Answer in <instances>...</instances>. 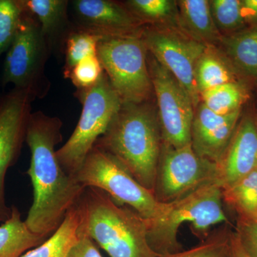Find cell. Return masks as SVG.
Returning <instances> with one entry per match:
<instances>
[{
	"mask_svg": "<svg viewBox=\"0 0 257 257\" xmlns=\"http://www.w3.org/2000/svg\"><path fill=\"white\" fill-rule=\"evenodd\" d=\"M104 38L84 30L72 34L69 37L66 47V77L79 62L91 57H95L97 46L101 40Z\"/></svg>",
	"mask_w": 257,
	"mask_h": 257,
	"instance_id": "cb8c5ba5",
	"label": "cell"
},
{
	"mask_svg": "<svg viewBox=\"0 0 257 257\" xmlns=\"http://www.w3.org/2000/svg\"><path fill=\"white\" fill-rule=\"evenodd\" d=\"M226 65L211 54H203L195 69V81L199 94L211 88L231 82Z\"/></svg>",
	"mask_w": 257,
	"mask_h": 257,
	"instance_id": "603a6c76",
	"label": "cell"
},
{
	"mask_svg": "<svg viewBox=\"0 0 257 257\" xmlns=\"http://www.w3.org/2000/svg\"><path fill=\"white\" fill-rule=\"evenodd\" d=\"M46 37L32 15L23 12L18 32L7 51L3 68V86L30 92L35 97L45 95L48 84L45 76Z\"/></svg>",
	"mask_w": 257,
	"mask_h": 257,
	"instance_id": "ba28073f",
	"label": "cell"
},
{
	"mask_svg": "<svg viewBox=\"0 0 257 257\" xmlns=\"http://www.w3.org/2000/svg\"><path fill=\"white\" fill-rule=\"evenodd\" d=\"M67 257H102L95 242L79 224L78 237L69 249Z\"/></svg>",
	"mask_w": 257,
	"mask_h": 257,
	"instance_id": "4dcf8cb0",
	"label": "cell"
},
{
	"mask_svg": "<svg viewBox=\"0 0 257 257\" xmlns=\"http://www.w3.org/2000/svg\"><path fill=\"white\" fill-rule=\"evenodd\" d=\"M211 15L216 28L224 30H234L241 28L245 23L239 0H213L209 1Z\"/></svg>",
	"mask_w": 257,
	"mask_h": 257,
	"instance_id": "4316f807",
	"label": "cell"
},
{
	"mask_svg": "<svg viewBox=\"0 0 257 257\" xmlns=\"http://www.w3.org/2000/svg\"><path fill=\"white\" fill-rule=\"evenodd\" d=\"M35 96L14 89L0 96V222L11 215L5 199V177L18 161L26 141L27 128Z\"/></svg>",
	"mask_w": 257,
	"mask_h": 257,
	"instance_id": "8fae6325",
	"label": "cell"
},
{
	"mask_svg": "<svg viewBox=\"0 0 257 257\" xmlns=\"http://www.w3.org/2000/svg\"><path fill=\"white\" fill-rule=\"evenodd\" d=\"M79 224L110 257H160L147 239L146 220L100 189L87 187L77 204Z\"/></svg>",
	"mask_w": 257,
	"mask_h": 257,
	"instance_id": "3957f363",
	"label": "cell"
},
{
	"mask_svg": "<svg viewBox=\"0 0 257 257\" xmlns=\"http://www.w3.org/2000/svg\"><path fill=\"white\" fill-rule=\"evenodd\" d=\"M74 177L84 188L100 189L147 221L160 216L165 207V203L159 202L154 192L139 183L114 156L96 145Z\"/></svg>",
	"mask_w": 257,
	"mask_h": 257,
	"instance_id": "8992f818",
	"label": "cell"
},
{
	"mask_svg": "<svg viewBox=\"0 0 257 257\" xmlns=\"http://www.w3.org/2000/svg\"><path fill=\"white\" fill-rule=\"evenodd\" d=\"M11 209L9 219L0 225V257H21L48 239L29 229L18 207Z\"/></svg>",
	"mask_w": 257,
	"mask_h": 257,
	"instance_id": "2e32d148",
	"label": "cell"
},
{
	"mask_svg": "<svg viewBox=\"0 0 257 257\" xmlns=\"http://www.w3.org/2000/svg\"><path fill=\"white\" fill-rule=\"evenodd\" d=\"M178 5L182 20L196 37L208 42L215 41L219 38L209 1L182 0Z\"/></svg>",
	"mask_w": 257,
	"mask_h": 257,
	"instance_id": "ac0fdd59",
	"label": "cell"
},
{
	"mask_svg": "<svg viewBox=\"0 0 257 257\" xmlns=\"http://www.w3.org/2000/svg\"><path fill=\"white\" fill-rule=\"evenodd\" d=\"M231 233L227 227L218 229L192 248L162 257H226Z\"/></svg>",
	"mask_w": 257,
	"mask_h": 257,
	"instance_id": "d4e9b609",
	"label": "cell"
},
{
	"mask_svg": "<svg viewBox=\"0 0 257 257\" xmlns=\"http://www.w3.org/2000/svg\"><path fill=\"white\" fill-rule=\"evenodd\" d=\"M171 0H130L126 2L133 13L147 20H167L175 15L177 4Z\"/></svg>",
	"mask_w": 257,
	"mask_h": 257,
	"instance_id": "83f0119b",
	"label": "cell"
},
{
	"mask_svg": "<svg viewBox=\"0 0 257 257\" xmlns=\"http://www.w3.org/2000/svg\"><path fill=\"white\" fill-rule=\"evenodd\" d=\"M217 164L199 157L192 145L181 148L165 145L154 194L160 202H173L203 186L217 183Z\"/></svg>",
	"mask_w": 257,
	"mask_h": 257,
	"instance_id": "9c48e42d",
	"label": "cell"
},
{
	"mask_svg": "<svg viewBox=\"0 0 257 257\" xmlns=\"http://www.w3.org/2000/svg\"><path fill=\"white\" fill-rule=\"evenodd\" d=\"M257 169V126L246 117L236 126L217 163V184L228 188Z\"/></svg>",
	"mask_w": 257,
	"mask_h": 257,
	"instance_id": "5bb4252c",
	"label": "cell"
},
{
	"mask_svg": "<svg viewBox=\"0 0 257 257\" xmlns=\"http://www.w3.org/2000/svg\"><path fill=\"white\" fill-rule=\"evenodd\" d=\"M143 40L155 60L175 77L188 93L194 106H197L200 94L196 84L195 69L206 52L205 45L199 40L157 31L146 32Z\"/></svg>",
	"mask_w": 257,
	"mask_h": 257,
	"instance_id": "7c38bea8",
	"label": "cell"
},
{
	"mask_svg": "<svg viewBox=\"0 0 257 257\" xmlns=\"http://www.w3.org/2000/svg\"><path fill=\"white\" fill-rule=\"evenodd\" d=\"M223 200L238 218L257 219V169L228 188L222 189Z\"/></svg>",
	"mask_w": 257,
	"mask_h": 257,
	"instance_id": "d6986e66",
	"label": "cell"
},
{
	"mask_svg": "<svg viewBox=\"0 0 257 257\" xmlns=\"http://www.w3.org/2000/svg\"><path fill=\"white\" fill-rule=\"evenodd\" d=\"M62 121L41 111L32 112L26 133L31 160L28 175L33 202L25 221L35 234L49 238L77 205L84 188L62 168L55 147L62 141Z\"/></svg>",
	"mask_w": 257,
	"mask_h": 257,
	"instance_id": "6da1fadb",
	"label": "cell"
},
{
	"mask_svg": "<svg viewBox=\"0 0 257 257\" xmlns=\"http://www.w3.org/2000/svg\"><path fill=\"white\" fill-rule=\"evenodd\" d=\"M241 8L245 22L257 23V0H243Z\"/></svg>",
	"mask_w": 257,
	"mask_h": 257,
	"instance_id": "1f68e13d",
	"label": "cell"
},
{
	"mask_svg": "<svg viewBox=\"0 0 257 257\" xmlns=\"http://www.w3.org/2000/svg\"><path fill=\"white\" fill-rule=\"evenodd\" d=\"M202 104L216 114L226 115L239 110L243 100L241 88L231 82L201 93Z\"/></svg>",
	"mask_w": 257,
	"mask_h": 257,
	"instance_id": "7402d4cb",
	"label": "cell"
},
{
	"mask_svg": "<svg viewBox=\"0 0 257 257\" xmlns=\"http://www.w3.org/2000/svg\"><path fill=\"white\" fill-rule=\"evenodd\" d=\"M235 234L249 257H257V219L238 218Z\"/></svg>",
	"mask_w": 257,
	"mask_h": 257,
	"instance_id": "f546056e",
	"label": "cell"
},
{
	"mask_svg": "<svg viewBox=\"0 0 257 257\" xmlns=\"http://www.w3.org/2000/svg\"><path fill=\"white\" fill-rule=\"evenodd\" d=\"M25 13L35 16L45 37L54 33L65 20L66 0H18Z\"/></svg>",
	"mask_w": 257,
	"mask_h": 257,
	"instance_id": "44dd1931",
	"label": "cell"
},
{
	"mask_svg": "<svg viewBox=\"0 0 257 257\" xmlns=\"http://www.w3.org/2000/svg\"><path fill=\"white\" fill-rule=\"evenodd\" d=\"M79 98L82 111L78 124L67 143L56 151L62 168L73 177L122 104L104 72L92 87L79 89Z\"/></svg>",
	"mask_w": 257,
	"mask_h": 257,
	"instance_id": "5b68a950",
	"label": "cell"
},
{
	"mask_svg": "<svg viewBox=\"0 0 257 257\" xmlns=\"http://www.w3.org/2000/svg\"><path fill=\"white\" fill-rule=\"evenodd\" d=\"M104 69L97 56L91 57L77 64L69 72L67 77L71 79L78 89L92 87L100 79Z\"/></svg>",
	"mask_w": 257,
	"mask_h": 257,
	"instance_id": "f1b7e54d",
	"label": "cell"
},
{
	"mask_svg": "<svg viewBox=\"0 0 257 257\" xmlns=\"http://www.w3.org/2000/svg\"><path fill=\"white\" fill-rule=\"evenodd\" d=\"M79 214L77 205L69 211L63 222L45 242L29 250L21 257H67L78 237Z\"/></svg>",
	"mask_w": 257,
	"mask_h": 257,
	"instance_id": "e0dca14e",
	"label": "cell"
},
{
	"mask_svg": "<svg viewBox=\"0 0 257 257\" xmlns=\"http://www.w3.org/2000/svg\"><path fill=\"white\" fill-rule=\"evenodd\" d=\"M147 47L138 36L104 37L96 56L122 103L141 104L151 94Z\"/></svg>",
	"mask_w": 257,
	"mask_h": 257,
	"instance_id": "52a82bcc",
	"label": "cell"
},
{
	"mask_svg": "<svg viewBox=\"0 0 257 257\" xmlns=\"http://www.w3.org/2000/svg\"><path fill=\"white\" fill-rule=\"evenodd\" d=\"M72 4L81 30L103 37L137 36L133 31L138 20L121 5L108 0H76Z\"/></svg>",
	"mask_w": 257,
	"mask_h": 257,
	"instance_id": "9a60e30c",
	"label": "cell"
},
{
	"mask_svg": "<svg viewBox=\"0 0 257 257\" xmlns=\"http://www.w3.org/2000/svg\"><path fill=\"white\" fill-rule=\"evenodd\" d=\"M226 257H249L243 250L234 231H231L230 236L229 250Z\"/></svg>",
	"mask_w": 257,
	"mask_h": 257,
	"instance_id": "d6a6232c",
	"label": "cell"
},
{
	"mask_svg": "<svg viewBox=\"0 0 257 257\" xmlns=\"http://www.w3.org/2000/svg\"><path fill=\"white\" fill-rule=\"evenodd\" d=\"M149 71L156 94L165 145L173 148L192 145L194 106L188 93L155 58L150 61Z\"/></svg>",
	"mask_w": 257,
	"mask_h": 257,
	"instance_id": "30bf717a",
	"label": "cell"
},
{
	"mask_svg": "<svg viewBox=\"0 0 257 257\" xmlns=\"http://www.w3.org/2000/svg\"><path fill=\"white\" fill-rule=\"evenodd\" d=\"M223 203L222 189L217 183L203 186L177 200L165 203L160 216L146 221L149 244L160 257L182 251L177 234L185 223L190 224L194 234L205 239L211 226L229 222Z\"/></svg>",
	"mask_w": 257,
	"mask_h": 257,
	"instance_id": "277c9868",
	"label": "cell"
},
{
	"mask_svg": "<svg viewBox=\"0 0 257 257\" xmlns=\"http://www.w3.org/2000/svg\"><path fill=\"white\" fill-rule=\"evenodd\" d=\"M23 14L18 0H0V57L14 40Z\"/></svg>",
	"mask_w": 257,
	"mask_h": 257,
	"instance_id": "484cf974",
	"label": "cell"
},
{
	"mask_svg": "<svg viewBox=\"0 0 257 257\" xmlns=\"http://www.w3.org/2000/svg\"><path fill=\"white\" fill-rule=\"evenodd\" d=\"M224 45L238 68L246 75L257 77V27L230 37Z\"/></svg>",
	"mask_w": 257,
	"mask_h": 257,
	"instance_id": "ffe728a7",
	"label": "cell"
},
{
	"mask_svg": "<svg viewBox=\"0 0 257 257\" xmlns=\"http://www.w3.org/2000/svg\"><path fill=\"white\" fill-rule=\"evenodd\" d=\"M161 137L160 124L147 104L122 103L95 145L114 156L139 183L154 192Z\"/></svg>",
	"mask_w": 257,
	"mask_h": 257,
	"instance_id": "7a4b0ae2",
	"label": "cell"
},
{
	"mask_svg": "<svg viewBox=\"0 0 257 257\" xmlns=\"http://www.w3.org/2000/svg\"><path fill=\"white\" fill-rule=\"evenodd\" d=\"M240 109L220 115L204 104L198 106L192 128V147L199 157L217 164L237 126Z\"/></svg>",
	"mask_w": 257,
	"mask_h": 257,
	"instance_id": "4fadbf2b",
	"label": "cell"
}]
</instances>
